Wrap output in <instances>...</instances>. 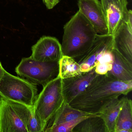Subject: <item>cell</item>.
<instances>
[{"label":"cell","instance_id":"obj_24","mask_svg":"<svg viewBox=\"0 0 132 132\" xmlns=\"http://www.w3.org/2000/svg\"><path fill=\"white\" fill-rule=\"evenodd\" d=\"M5 71H6V70L2 66L1 62L0 61V79H1L3 76Z\"/></svg>","mask_w":132,"mask_h":132},{"label":"cell","instance_id":"obj_6","mask_svg":"<svg viewBox=\"0 0 132 132\" xmlns=\"http://www.w3.org/2000/svg\"><path fill=\"white\" fill-rule=\"evenodd\" d=\"M18 76L44 87L59 75V61L42 62L23 58L15 69Z\"/></svg>","mask_w":132,"mask_h":132},{"label":"cell","instance_id":"obj_11","mask_svg":"<svg viewBox=\"0 0 132 132\" xmlns=\"http://www.w3.org/2000/svg\"><path fill=\"white\" fill-rule=\"evenodd\" d=\"M95 68L75 77L62 79V92L64 100L69 103L83 92L93 79L98 75Z\"/></svg>","mask_w":132,"mask_h":132},{"label":"cell","instance_id":"obj_18","mask_svg":"<svg viewBox=\"0 0 132 132\" xmlns=\"http://www.w3.org/2000/svg\"><path fill=\"white\" fill-rule=\"evenodd\" d=\"M80 66L73 58L63 55L59 61V75L62 79L75 77L82 74Z\"/></svg>","mask_w":132,"mask_h":132},{"label":"cell","instance_id":"obj_19","mask_svg":"<svg viewBox=\"0 0 132 132\" xmlns=\"http://www.w3.org/2000/svg\"><path fill=\"white\" fill-rule=\"evenodd\" d=\"M92 115L93 114L81 117L67 122L58 125L50 129L48 132H72L74 128L79 123Z\"/></svg>","mask_w":132,"mask_h":132},{"label":"cell","instance_id":"obj_12","mask_svg":"<svg viewBox=\"0 0 132 132\" xmlns=\"http://www.w3.org/2000/svg\"><path fill=\"white\" fill-rule=\"evenodd\" d=\"M113 37V48L132 64V28L123 22Z\"/></svg>","mask_w":132,"mask_h":132},{"label":"cell","instance_id":"obj_2","mask_svg":"<svg viewBox=\"0 0 132 132\" xmlns=\"http://www.w3.org/2000/svg\"><path fill=\"white\" fill-rule=\"evenodd\" d=\"M98 34L90 22L79 11L64 27L61 44L63 55L78 58L92 47Z\"/></svg>","mask_w":132,"mask_h":132},{"label":"cell","instance_id":"obj_14","mask_svg":"<svg viewBox=\"0 0 132 132\" xmlns=\"http://www.w3.org/2000/svg\"><path fill=\"white\" fill-rule=\"evenodd\" d=\"M112 53L113 56L112 68L106 74L118 81H132V64L113 48Z\"/></svg>","mask_w":132,"mask_h":132},{"label":"cell","instance_id":"obj_15","mask_svg":"<svg viewBox=\"0 0 132 132\" xmlns=\"http://www.w3.org/2000/svg\"><path fill=\"white\" fill-rule=\"evenodd\" d=\"M124 98L114 99L106 105L99 113L105 122L108 132H115L116 121Z\"/></svg>","mask_w":132,"mask_h":132},{"label":"cell","instance_id":"obj_1","mask_svg":"<svg viewBox=\"0 0 132 132\" xmlns=\"http://www.w3.org/2000/svg\"><path fill=\"white\" fill-rule=\"evenodd\" d=\"M132 89V81L116 80L107 74L98 75L83 92L69 103L75 109L91 114H99L108 103Z\"/></svg>","mask_w":132,"mask_h":132},{"label":"cell","instance_id":"obj_22","mask_svg":"<svg viewBox=\"0 0 132 132\" xmlns=\"http://www.w3.org/2000/svg\"><path fill=\"white\" fill-rule=\"evenodd\" d=\"M43 3L48 10L54 8L59 3L60 0H42Z\"/></svg>","mask_w":132,"mask_h":132},{"label":"cell","instance_id":"obj_3","mask_svg":"<svg viewBox=\"0 0 132 132\" xmlns=\"http://www.w3.org/2000/svg\"><path fill=\"white\" fill-rule=\"evenodd\" d=\"M43 87L34 104L32 113L45 130L48 122L65 100L62 92V79L59 76Z\"/></svg>","mask_w":132,"mask_h":132},{"label":"cell","instance_id":"obj_10","mask_svg":"<svg viewBox=\"0 0 132 132\" xmlns=\"http://www.w3.org/2000/svg\"><path fill=\"white\" fill-rule=\"evenodd\" d=\"M79 11L88 20L98 34H108V28L101 2L99 0H79Z\"/></svg>","mask_w":132,"mask_h":132},{"label":"cell","instance_id":"obj_8","mask_svg":"<svg viewBox=\"0 0 132 132\" xmlns=\"http://www.w3.org/2000/svg\"><path fill=\"white\" fill-rule=\"evenodd\" d=\"M31 57L42 62L59 61L63 56L61 44L54 37L43 36L31 47Z\"/></svg>","mask_w":132,"mask_h":132},{"label":"cell","instance_id":"obj_17","mask_svg":"<svg viewBox=\"0 0 132 132\" xmlns=\"http://www.w3.org/2000/svg\"><path fill=\"white\" fill-rule=\"evenodd\" d=\"M108 132L105 124L99 114H93L82 121L72 132Z\"/></svg>","mask_w":132,"mask_h":132},{"label":"cell","instance_id":"obj_21","mask_svg":"<svg viewBox=\"0 0 132 132\" xmlns=\"http://www.w3.org/2000/svg\"><path fill=\"white\" fill-rule=\"evenodd\" d=\"M112 64L109 63H98L95 67V72L98 75H105L112 69Z\"/></svg>","mask_w":132,"mask_h":132},{"label":"cell","instance_id":"obj_5","mask_svg":"<svg viewBox=\"0 0 132 132\" xmlns=\"http://www.w3.org/2000/svg\"><path fill=\"white\" fill-rule=\"evenodd\" d=\"M32 109L0 96V132H28Z\"/></svg>","mask_w":132,"mask_h":132},{"label":"cell","instance_id":"obj_4","mask_svg":"<svg viewBox=\"0 0 132 132\" xmlns=\"http://www.w3.org/2000/svg\"><path fill=\"white\" fill-rule=\"evenodd\" d=\"M37 85L5 71L0 79V96L33 108L37 97Z\"/></svg>","mask_w":132,"mask_h":132},{"label":"cell","instance_id":"obj_7","mask_svg":"<svg viewBox=\"0 0 132 132\" xmlns=\"http://www.w3.org/2000/svg\"><path fill=\"white\" fill-rule=\"evenodd\" d=\"M113 49V37L110 35L97 34L88 51L82 56L78 58L76 61L80 66L82 72L92 70L97 65L103 55Z\"/></svg>","mask_w":132,"mask_h":132},{"label":"cell","instance_id":"obj_9","mask_svg":"<svg viewBox=\"0 0 132 132\" xmlns=\"http://www.w3.org/2000/svg\"><path fill=\"white\" fill-rule=\"evenodd\" d=\"M108 28V34L113 35L127 17V0H101Z\"/></svg>","mask_w":132,"mask_h":132},{"label":"cell","instance_id":"obj_20","mask_svg":"<svg viewBox=\"0 0 132 132\" xmlns=\"http://www.w3.org/2000/svg\"><path fill=\"white\" fill-rule=\"evenodd\" d=\"M28 132H44V129L40 122L32 114L28 126Z\"/></svg>","mask_w":132,"mask_h":132},{"label":"cell","instance_id":"obj_23","mask_svg":"<svg viewBox=\"0 0 132 132\" xmlns=\"http://www.w3.org/2000/svg\"><path fill=\"white\" fill-rule=\"evenodd\" d=\"M124 22L126 23L129 27L132 28V11L131 10H128L127 17Z\"/></svg>","mask_w":132,"mask_h":132},{"label":"cell","instance_id":"obj_13","mask_svg":"<svg viewBox=\"0 0 132 132\" xmlns=\"http://www.w3.org/2000/svg\"><path fill=\"white\" fill-rule=\"evenodd\" d=\"M92 114H93L72 107L69 103L64 100L61 107L48 122L44 132H48L50 129L60 124L67 122L81 117Z\"/></svg>","mask_w":132,"mask_h":132},{"label":"cell","instance_id":"obj_16","mask_svg":"<svg viewBox=\"0 0 132 132\" xmlns=\"http://www.w3.org/2000/svg\"><path fill=\"white\" fill-rule=\"evenodd\" d=\"M115 132H132V101L127 97L117 119Z\"/></svg>","mask_w":132,"mask_h":132}]
</instances>
